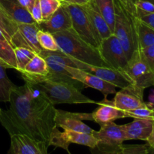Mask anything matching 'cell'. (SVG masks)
Wrapping results in <instances>:
<instances>
[{"label":"cell","instance_id":"7402d4cb","mask_svg":"<svg viewBox=\"0 0 154 154\" xmlns=\"http://www.w3.org/2000/svg\"><path fill=\"white\" fill-rule=\"evenodd\" d=\"M82 6L84 7L85 11L87 12L91 22L93 23L94 27L97 30L102 40L109 37L110 35L113 34L110 29L109 26H108V23L105 20L103 17L102 16L99 11L98 10L96 4L93 0H90L87 4Z\"/></svg>","mask_w":154,"mask_h":154},{"label":"cell","instance_id":"60d3db41","mask_svg":"<svg viewBox=\"0 0 154 154\" xmlns=\"http://www.w3.org/2000/svg\"><path fill=\"white\" fill-rule=\"evenodd\" d=\"M146 1L150 2H152V3H153V4L154 5V0H146Z\"/></svg>","mask_w":154,"mask_h":154},{"label":"cell","instance_id":"30bf717a","mask_svg":"<svg viewBox=\"0 0 154 154\" xmlns=\"http://www.w3.org/2000/svg\"><path fill=\"white\" fill-rule=\"evenodd\" d=\"M75 64V68L86 71L89 73L99 77L101 79L113 84L115 87L123 89L127 86L132 84L128 75L125 72L116 70L108 67H100L82 63L78 60L71 58Z\"/></svg>","mask_w":154,"mask_h":154},{"label":"cell","instance_id":"e0dca14e","mask_svg":"<svg viewBox=\"0 0 154 154\" xmlns=\"http://www.w3.org/2000/svg\"><path fill=\"white\" fill-rule=\"evenodd\" d=\"M37 26L39 29L54 34L72 28V19L69 11L61 2L60 7L50 17L42 20Z\"/></svg>","mask_w":154,"mask_h":154},{"label":"cell","instance_id":"52a82bcc","mask_svg":"<svg viewBox=\"0 0 154 154\" xmlns=\"http://www.w3.org/2000/svg\"><path fill=\"white\" fill-rule=\"evenodd\" d=\"M123 72L128 75L132 84L139 88L145 90L154 87V70L145 59L141 50L132 54Z\"/></svg>","mask_w":154,"mask_h":154},{"label":"cell","instance_id":"484cf974","mask_svg":"<svg viewBox=\"0 0 154 154\" xmlns=\"http://www.w3.org/2000/svg\"><path fill=\"white\" fill-rule=\"evenodd\" d=\"M17 28L18 24L9 16L0 4V29L4 33L9 43L11 42L12 36L17 31Z\"/></svg>","mask_w":154,"mask_h":154},{"label":"cell","instance_id":"8d00e7d4","mask_svg":"<svg viewBox=\"0 0 154 154\" xmlns=\"http://www.w3.org/2000/svg\"><path fill=\"white\" fill-rule=\"evenodd\" d=\"M90 0H62V2L69 3V4L78 5H84L87 4Z\"/></svg>","mask_w":154,"mask_h":154},{"label":"cell","instance_id":"836d02e7","mask_svg":"<svg viewBox=\"0 0 154 154\" xmlns=\"http://www.w3.org/2000/svg\"><path fill=\"white\" fill-rule=\"evenodd\" d=\"M144 57L154 70V45L141 50Z\"/></svg>","mask_w":154,"mask_h":154},{"label":"cell","instance_id":"5bb4252c","mask_svg":"<svg viewBox=\"0 0 154 154\" xmlns=\"http://www.w3.org/2000/svg\"><path fill=\"white\" fill-rule=\"evenodd\" d=\"M66 69L70 74L72 78L81 82L85 87H91L99 90L104 95V96H108V95L115 94L117 93V87L101 79L96 75L72 66H66Z\"/></svg>","mask_w":154,"mask_h":154},{"label":"cell","instance_id":"277c9868","mask_svg":"<svg viewBox=\"0 0 154 154\" xmlns=\"http://www.w3.org/2000/svg\"><path fill=\"white\" fill-rule=\"evenodd\" d=\"M59 50L82 63L100 67H108L103 60L99 49L83 40L73 30H64L53 34Z\"/></svg>","mask_w":154,"mask_h":154},{"label":"cell","instance_id":"7c38bea8","mask_svg":"<svg viewBox=\"0 0 154 154\" xmlns=\"http://www.w3.org/2000/svg\"><path fill=\"white\" fill-rule=\"evenodd\" d=\"M38 30L37 23L18 24L17 31L11 39V45L13 48L19 47L28 48L36 54H39L43 49L38 40Z\"/></svg>","mask_w":154,"mask_h":154},{"label":"cell","instance_id":"4fadbf2b","mask_svg":"<svg viewBox=\"0 0 154 154\" xmlns=\"http://www.w3.org/2000/svg\"><path fill=\"white\" fill-rule=\"evenodd\" d=\"M144 90L134 84H130L115 93L113 99L114 105L124 111L147 106V102L144 101Z\"/></svg>","mask_w":154,"mask_h":154},{"label":"cell","instance_id":"4316f807","mask_svg":"<svg viewBox=\"0 0 154 154\" xmlns=\"http://www.w3.org/2000/svg\"><path fill=\"white\" fill-rule=\"evenodd\" d=\"M0 64L5 69H17L14 48L10 44L0 41Z\"/></svg>","mask_w":154,"mask_h":154},{"label":"cell","instance_id":"d590c367","mask_svg":"<svg viewBox=\"0 0 154 154\" xmlns=\"http://www.w3.org/2000/svg\"><path fill=\"white\" fill-rule=\"evenodd\" d=\"M17 1L21 5L23 6L25 8H26L29 11L36 0H17Z\"/></svg>","mask_w":154,"mask_h":154},{"label":"cell","instance_id":"4dcf8cb0","mask_svg":"<svg viewBox=\"0 0 154 154\" xmlns=\"http://www.w3.org/2000/svg\"><path fill=\"white\" fill-rule=\"evenodd\" d=\"M39 3L43 20L50 17L61 5L60 0H39Z\"/></svg>","mask_w":154,"mask_h":154},{"label":"cell","instance_id":"7a4b0ae2","mask_svg":"<svg viewBox=\"0 0 154 154\" xmlns=\"http://www.w3.org/2000/svg\"><path fill=\"white\" fill-rule=\"evenodd\" d=\"M115 8V22L113 34L120 40L127 60L132 54L140 51L138 37V15L133 0L122 2L114 0Z\"/></svg>","mask_w":154,"mask_h":154},{"label":"cell","instance_id":"8992f818","mask_svg":"<svg viewBox=\"0 0 154 154\" xmlns=\"http://www.w3.org/2000/svg\"><path fill=\"white\" fill-rule=\"evenodd\" d=\"M62 2L65 5L71 16L72 29H73L74 31L83 40L95 48H99L102 39L84 7L82 5L69 4L64 2Z\"/></svg>","mask_w":154,"mask_h":154},{"label":"cell","instance_id":"83f0119b","mask_svg":"<svg viewBox=\"0 0 154 154\" xmlns=\"http://www.w3.org/2000/svg\"><path fill=\"white\" fill-rule=\"evenodd\" d=\"M5 68L0 64V102H8L10 94L15 84L11 82L6 74ZM2 108H0V112Z\"/></svg>","mask_w":154,"mask_h":154},{"label":"cell","instance_id":"6da1fadb","mask_svg":"<svg viewBox=\"0 0 154 154\" xmlns=\"http://www.w3.org/2000/svg\"><path fill=\"white\" fill-rule=\"evenodd\" d=\"M8 109L0 112V123L10 136L26 135L50 147L56 108L43 92L32 83L25 81L11 90Z\"/></svg>","mask_w":154,"mask_h":154},{"label":"cell","instance_id":"44dd1931","mask_svg":"<svg viewBox=\"0 0 154 154\" xmlns=\"http://www.w3.org/2000/svg\"><path fill=\"white\" fill-rule=\"evenodd\" d=\"M0 4L17 24L36 23L29 11L21 5L17 0H0Z\"/></svg>","mask_w":154,"mask_h":154},{"label":"cell","instance_id":"ab89813d","mask_svg":"<svg viewBox=\"0 0 154 154\" xmlns=\"http://www.w3.org/2000/svg\"><path fill=\"white\" fill-rule=\"evenodd\" d=\"M0 41L2 42H4V43H7V44H10L9 43V42L8 41V39L6 38V37L5 36L4 33L2 32V30L0 29Z\"/></svg>","mask_w":154,"mask_h":154},{"label":"cell","instance_id":"e575fe53","mask_svg":"<svg viewBox=\"0 0 154 154\" xmlns=\"http://www.w3.org/2000/svg\"><path fill=\"white\" fill-rule=\"evenodd\" d=\"M143 22L145 23L148 26H150L151 28L154 29V14H149L142 15L141 17H138Z\"/></svg>","mask_w":154,"mask_h":154},{"label":"cell","instance_id":"d6a6232c","mask_svg":"<svg viewBox=\"0 0 154 154\" xmlns=\"http://www.w3.org/2000/svg\"><path fill=\"white\" fill-rule=\"evenodd\" d=\"M29 12L31 14L32 17L34 20L35 22L37 24L40 23L42 20H43V17H42V10H41L40 3H39V0H36L34 2V4L32 5L30 8Z\"/></svg>","mask_w":154,"mask_h":154},{"label":"cell","instance_id":"f546056e","mask_svg":"<svg viewBox=\"0 0 154 154\" xmlns=\"http://www.w3.org/2000/svg\"><path fill=\"white\" fill-rule=\"evenodd\" d=\"M37 35L39 45H41L43 50L51 51H55L59 50L58 45H57V42H56L53 34L48 32L39 29L38 31Z\"/></svg>","mask_w":154,"mask_h":154},{"label":"cell","instance_id":"9c48e42d","mask_svg":"<svg viewBox=\"0 0 154 154\" xmlns=\"http://www.w3.org/2000/svg\"><path fill=\"white\" fill-rule=\"evenodd\" d=\"M70 144H77L87 146L90 148H93L98 144V141L93 135V134L84 133V132H75L71 130L59 131L58 127H56L53 130L50 140V146L53 145L57 147L64 149L68 153L69 152V147Z\"/></svg>","mask_w":154,"mask_h":154},{"label":"cell","instance_id":"603a6c76","mask_svg":"<svg viewBox=\"0 0 154 154\" xmlns=\"http://www.w3.org/2000/svg\"><path fill=\"white\" fill-rule=\"evenodd\" d=\"M49 73L48 65L43 57L36 54L26 66L21 74L29 76H46Z\"/></svg>","mask_w":154,"mask_h":154},{"label":"cell","instance_id":"9a60e30c","mask_svg":"<svg viewBox=\"0 0 154 154\" xmlns=\"http://www.w3.org/2000/svg\"><path fill=\"white\" fill-rule=\"evenodd\" d=\"M49 146L26 135L11 136V146L7 154H49Z\"/></svg>","mask_w":154,"mask_h":154},{"label":"cell","instance_id":"74e56055","mask_svg":"<svg viewBox=\"0 0 154 154\" xmlns=\"http://www.w3.org/2000/svg\"><path fill=\"white\" fill-rule=\"evenodd\" d=\"M147 144L149 145L150 148L154 152V120H153V129H152L151 134H150V137L148 138L147 141Z\"/></svg>","mask_w":154,"mask_h":154},{"label":"cell","instance_id":"ac0fdd59","mask_svg":"<svg viewBox=\"0 0 154 154\" xmlns=\"http://www.w3.org/2000/svg\"><path fill=\"white\" fill-rule=\"evenodd\" d=\"M99 107L92 114L93 121L99 126H102L110 122H114L118 119L126 118V111H122L115 106L113 100H108L107 96L97 102Z\"/></svg>","mask_w":154,"mask_h":154},{"label":"cell","instance_id":"1f68e13d","mask_svg":"<svg viewBox=\"0 0 154 154\" xmlns=\"http://www.w3.org/2000/svg\"><path fill=\"white\" fill-rule=\"evenodd\" d=\"M133 2L138 17L154 14V5L150 2L146 0H133Z\"/></svg>","mask_w":154,"mask_h":154},{"label":"cell","instance_id":"8fae6325","mask_svg":"<svg viewBox=\"0 0 154 154\" xmlns=\"http://www.w3.org/2000/svg\"><path fill=\"white\" fill-rule=\"evenodd\" d=\"M83 120L93 121L92 114L87 113H73L56 108L54 121L57 127L63 130H71L84 133L93 134V129L83 122Z\"/></svg>","mask_w":154,"mask_h":154},{"label":"cell","instance_id":"ba28073f","mask_svg":"<svg viewBox=\"0 0 154 154\" xmlns=\"http://www.w3.org/2000/svg\"><path fill=\"white\" fill-rule=\"evenodd\" d=\"M99 51L104 61L111 69L123 71L128 64V60L124 49L118 38L114 34L102 39Z\"/></svg>","mask_w":154,"mask_h":154},{"label":"cell","instance_id":"f35d334b","mask_svg":"<svg viewBox=\"0 0 154 154\" xmlns=\"http://www.w3.org/2000/svg\"><path fill=\"white\" fill-rule=\"evenodd\" d=\"M148 103L154 106V90L150 92V95L148 96Z\"/></svg>","mask_w":154,"mask_h":154},{"label":"cell","instance_id":"b9f144b4","mask_svg":"<svg viewBox=\"0 0 154 154\" xmlns=\"http://www.w3.org/2000/svg\"><path fill=\"white\" fill-rule=\"evenodd\" d=\"M120 1H122V2H125V1H127V0H120Z\"/></svg>","mask_w":154,"mask_h":154},{"label":"cell","instance_id":"5b68a950","mask_svg":"<svg viewBox=\"0 0 154 154\" xmlns=\"http://www.w3.org/2000/svg\"><path fill=\"white\" fill-rule=\"evenodd\" d=\"M39 55L45 59L48 65L49 73L45 78L55 81H63L75 86L78 90L84 88V85L77 80L72 78L70 74L66 71V66L75 67L70 57L57 50L55 51L42 50Z\"/></svg>","mask_w":154,"mask_h":154},{"label":"cell","instance_id":"3957f363","mask_svg":"<svg viewBox=\"0 0 154 154\" xmlns=\"http://www.w3.org/2000/svg\"><path fill=\"white\" fill-rule=\"evenodd\" d=\"M22 75L24 81L34 84L42 90L53 105L58 104H95V101L82 94L75 86L63 81H55L45 76Z\"/></svg>","mask_w":154,"mask_h":154},{"label":"cell","instance_id":"f1b7e54d","mask_svg":"<svg viewBox=\"0 0 154 154\" xmlns=\"http://www.w3.org/2000/svg\"><path fill=\"white\" fill-rule=\"evenodd\" d=\"M14 51L15 60H16V70L21 73L24 71L26 66L36 55V54L28 48H21V47L14 48Z\"/></svg>","mask_w":154,"mask_h":154},{"label":"cell","instance_id":"7bdbcfd3","mask_svg":"<svg viewBox=\"0 0 154 154\" xmlns=\"http://www.w3.org/2000/svg\"><path fill=\"white\" fill-rule=\"evenodd\" d=\"M60 1H62V0H60Z\"/></svg>","mask_w":154,"mask_h":154},{"label":"cell","instance_id":"ffe728a7","mask_svg":"<svg viewBox=\"0 0 154 154\" xmlns=\"http://www.w3.org/2000/svg\"><path fill=\"white\" fill-rule=\"evenodd\" d=\"M148 144H121L117 147H102L96 145L90 148L91 154H149Z\"/></svg>","mask_w":154,"mask_h":154},{"label":"cell","instance_id":"2e32d148","mask_svg":"<svg viewBox=\"0 0 154 154\" xmlns=\"http://www.w3.org/2000/svg\"><path fill=\"white\" fill-rule=\"evenodd\" d=\"M93 135L97 139V145L102 147H117L126 141L121 125L116 124L114 122L101 126L99 131H93Z\"/></svg>","mask_w":154,"mask_h":154},{"label":"cell","instance_id":"ee69618b","mask_svg":"<svg viewBox=\"0 0 154 154\" xmlns=\"http://www.w3.org/2000/svg\"><path fill=\"white\" fill-rule=\"evenodd\" d=\"M153 153H154V152H153Z\"/></svg>","mask_w":154,"mask_h":154},{"label":"cell","instance_id":"d4e9b609","mask_svg":"<svg viewBox=\"0 0 154 154\" xmlns=\"http://www.w3.org/2000/svg\"><path fill=\"white\" fill-rule=\"evenodd\" d=\"M138 37L141 50L154 45V29L138 18Z\"/></svg>","mask_w":154,"mask_h":154},{"label":"cell","instance_id":"d6986e66","mask_svg":"<svg viewBox=\"0 0 154 154\" xmlns=\"http://www.w3.org/2000/svg\"><path fill=\"white\" fill-rule=\"evenodd\" d=\"M153 120L135 118L131 123L121 125L126 141L141 140L147 141L153 129Z\"/></svg>","mask_w":154,"mask_h":154},{"label":"cell","instance_id":"cb8c5ba5","mask_svg":"<svg viewBox=\"0 0 154 154\" xmlns=\"http://www.w3.org/2000/svg\"><path fill=\"white\" fill-rule=\"evenodd\" d=\"M98 10L106 23H108L111 32H114L115 22V8L114 0H93Z\"/></svg>","mask_w":154,"mask_h":154}]
</instances>
